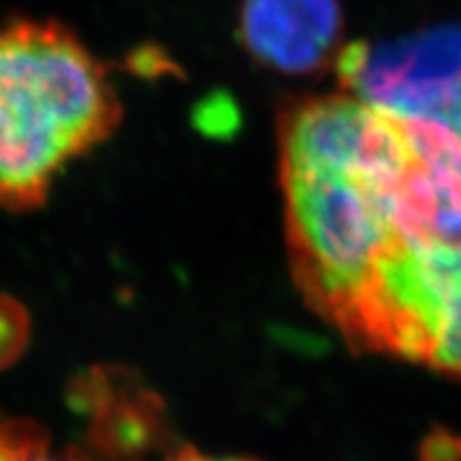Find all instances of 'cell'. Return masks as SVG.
I'll use <instances>...</instances> for the list:
<instances>
[{
	"instance_id": "cell-1",
	"label": "cell",
	"mask_w": 461,
	"mask_h": 461,
	"mask_svg": "<svg viewBox=\"0 0 461 461\" xmlns=\"http://www.w3.org/2000/svg\"><path fill=\"white\" fill-rule=\"evenodd\" d=\"M120 122L109 68L71 28L32 17L0 26V210L43 207L67 167Z\"/></svg>"
},
{
	"instance_id": "cell-2",
	"label": "cell",
	"mask_w": 461,
	"mask_h": 461,
	"mask_svg": "<svg viewBox=\"0 0 461 461\" xmlns=\"http://www.w3.org/2000/svg\"><path fill=\"white\" fill-rule=\"evenodd\" d=\"M293 280L353 339L380 263L397 246L389 194L336 176L280 171Z\"/></svg>"
},
{
	"instance_id": "cell-3",
	"label": "cell",
	"mask_w": 461,
	"mask_h": 461,
	"mask_svg": "<svg viewBox=\"0 0 461 461\" xmlns=\"http://www.w3.org/2000/svg\"><path fill=\"white\" fill-rule=\"evenodd\" d=\"M278 154L280 171L344 177L383 194L414 165L400 122L353 96L288 103L278 115Z\"/></svg>"
},
{
	"instance_id": "cell-4",
	"label": "cell",
	"mask_w": 461,
	"mask_h": 461,
	"mask_svg": "<svg viewBox=\"0 0 461 461\" xmlns=\"http://www.w3.org/2000/svg\"><path fill=\"white\" fill-rule=\"evenodd\" d=\"M339 84L395 120H428L461 90V22L387 41H355L336 58Z\"/></svg>"
},
{
	"instance_id": "cell-5",
	"label": "cell",
	"mask_w": 461,
	"mask_h": 461,
	"mask_svg": "<svg viewBox=\"0 0 461 461\" xmlns=\"http://www.w3.org/2000/svg\"><path fill=\"white\" fill-rule=\"evenodd\" d=\"M68 408L82 419L90 453L105 461H163L176 451L169 408L135 370L92 366L75 374Z\"/></svg>"
},
{
	"instance_id": "cell-6",
	"label": "cell",
	"mask_w": 461,
	"mask_h": 461,
	"mask_svg": "<svg viewBox=\"0 0 461 461\" xmlns=\"http://www.w3.org/2000/svg\"><path fill=\"white\" fill-rule=\"evenodd\" d=\"M338 0H244L240 43L252 60L285 75H312L339 54Z\"/></svg>"
},
{
	"instance_id": "cell-7",
	"label": "cell",
	"mask_w": 461,
	"mask_h": 461,
	"mask_svg": "<svg viewBox=\"0 0 461 461\" xmlns=\"http://www.w3.org/2000/svg\"><path fill=\"white\" fill-rule=\"evenodd\" d=\"M411 154L448 194L461 199V140L431 120H397Z\"/></svg>"
},
{
	"instance_id": "cell-8",
	"label": "cell",
	"mask_w": 461,
	"mask_h": 461,
	"mask_svg": "<svg viewBox=\"0 0 461 461\" xmlns=\"http://www.w3.org/2000/svg\"><path fill=\"white\" fill-rule=\"evenodd\" d=\"M0 461H92L79 448H56L50 431L32 419L0 423Z\"/></svg>"
},
{
	"instance_id": "cell-9",
	"label": "cell",
	"mask_w": 461,
	"mask_h": 461,
	"mask_svg": "<svg viewBox=\"0 0 461 461\" xmlns=\"http://www.w3.org/2000/svg\"><path fill=\"white\" fill-rule=\"evenodd\" d=\"M425 363L445 374L461 376V269L442 303Z\"/></svg>"
},
{
	"instance_id": "cell-10",
	"label": "cell",
	"mask_w": 461,
	"mask_h": 461,
	"mask_svg": "<svg viewBox=\"0 0 461 461\" xmlns=\"http://www.w3.org/2000/svg\"><path fill=\"white\" fill-rule=\"evenodd\" d=\"M32 322L14 295L0 291V372L15 366L31 344Z\"/></svg>"
},
{
	"instance_id": "cell-11",
	"label": "cell",
	"mask_w": 461,
	"mask_h": 461,
	"mask_svg": "<svg viewBox=\"0 0 461 461\" xmlns=\"http://www.w3.org/2000/svg\"><path fill=\"white\" fill-rule=\"evenodd\" d=\"M163 461H255V459H244V457H214V455H205L199 453L197 448L193 447H177L169 457H165Z\"/></svg>"
}]
</instances>
